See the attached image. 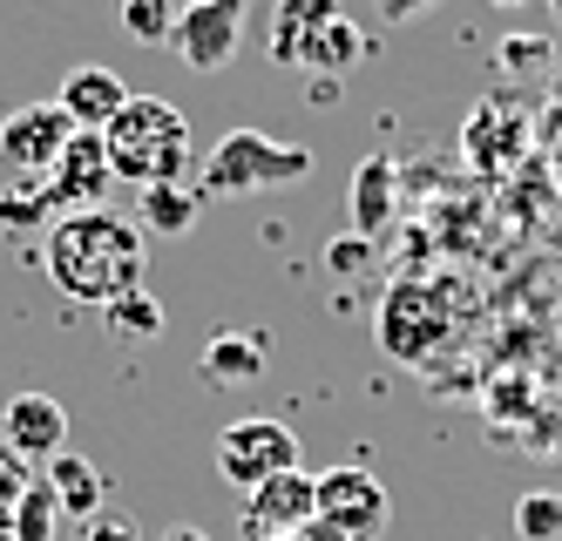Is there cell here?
Segmentation results:
<instances>
[{"instance_id":"18","label":"cell","mask_w":562,"mask_h":541,"mask_svg":"<svg viewBox=\"0 0 562 541\" xmlns=\"http://www.w3.org/2000/svg\"><path fill=\"white\" fill-rule=\"evenodd\" d=\"M386 217H393V162L367 156L352 170V230L373 237V230H386Z\"/></svg>"},{"instance_id":"7","label":"cell","mask_w":562,"mask_h":541,"mask_svg":"<svg viewBox=\"0 0 562 541\" xmlns=\"http://www.w3.org/2000/svg\"><path fill=\"white\" fill-rule=\"evenodd\" d=\"M237 34H245V0H190V8L177 14V34H170V48L183 68L196 75H211L237 55Z\"/></svg>"},{"instance_id":"20","label":"cell","mask_w":562,"mask_h":541,"mask_svg":"<svg viewBox=\"0 0 562 541\" xmlns=\"http://www.w3.org/2000/svg\"><path fill=\"white\" fill-rule=\"evenodd\" d=\"M55 196L42 177H21L14 190H0V230H55Z\"/></svg>"},{"instance_id":"30","label":"cell","mask_w":562,"mask_h":541,"mask_svg":"<svg viewBox=\"0 0 562 541\" xmlns=\"http://www.w3.org/2000/svg\"><path fill=\"white\" fill-rule=\"evenodd\" d=\"M164 541H211L204 528H190V521H177V528H164Z\"/></svg>"},{"instance_id":"14","label":"cell","mask_w":562,"mask_h":541,"mask_svg":"<svg viewBox=\"0 0 562 541\" xmlns=\"http://www.w3.org/2000/svg\"><path fill=\"white\" fill-rule=\"evenodd\" d=\"M380 346L393 359H427V346H434V305H427L420 284H393L386 291V305H380Z\"/></svg>"},{"instance_id":"16","label":"cell","mask_w":562,"mask_h":541,"mask_svg":"<svg viewBox=\"0 0 562 541\" xmlns=\"http://www.w3.org/2000/svg\"><path fill=\"white\" fill-rule=\"evenodd\" d=\"M48 487H55V501H61V515H75V521H89L95 508H109V481L82 461V453H55L48 461V474H42Z\"/></svg>"},{"instance_id":"28","label":"cell","mask_w":562,"mask_h":541,"mask_svg":"<svg viewBox=\"0 0 562 541\" xmlns=\"http://www.w3.org/2000/svg\"><path fill=\"white\" fill-rule=\"evenodd\" d=\"M380 8H386V21H414V14L434 8V0H380Z\"/></svg>"},{"instance_id":"15","label":"cell","mask_w":562,"mask_h":541,"mask_svg":"<svg viewBox=\"0 0 562 541\" xmlns=\"http://www.w3.org/2000/svg\"><path fill=\"white\" fill-rule=\"evenodd\" d=\"M196 211H204V190L196 183H156V190H136V224L156 230V237H183L196 224Z\"/></svg>"},{"instance_id":"9","label":"cell","mask_w":562,"mask_h":541,"mask_svg":"<svg viewBox=\"0 0 562 541\" xmlns=\"http://www.w3.org/2000/svg\"><path fill=\"white\" fill-rule=\"evenodd\" d=\"M237 521H245L251 541H278V534H299L305 521H318V474L292 467V474H278L265 487L245 494V508H237Z\"/></svg>"},{"instance_id":"10","label":"cell","mask_w":562,"mask_h":541,"mask_svg":"<svg viewBox=\"0 0 562 541\" xmlns=\"http://www.w3.org/2000/svg\"><path fill=\"white\" fill-rule=\"evenodd\" d=\"M265 365H271V331H258V325H224V331L204 339V352H196V372H204L211 386H224V393L258 386Z\"/></svg>"},{"instance_id":"3","label":"cell","mask_w":562,"mask_h":541,"mask_svg":"<svg viewBox=\"0 0 562 541\" xmlns=\"http://www.w3.org/2000/svg\"><path fill=\"white\" fill-rule=\"evenodd\" d=\"M305 170H312V149L278 143V136H265V129H231V136L204 156L196 190H204V196H251V190H271V183H299Z\"/></svg>"},{"instance_id":"22","label":"cell","mask_w":562,"mask_h":541,"mask_svg":"<svg viewBox=\"0 0 562 541\" xmlns=\"http://www.w3.org/2000/svg\"><path fill=\"white\" fill-rule=\"evenodd\" d=\"M515 534L521 541H562V494L555 487H529L515 501Z\"/></svg>"},{"instance_id":"19","label":"cell","mask_w":562,"mask_h":541,"mask_svg":"<svg viewBox=\"0 0 562 541\" xmlns=\"http://www.w3.org/2000/svg\"><path fill=\"white\" fill-rule=\"evenodd\" d=\"M61 501H55V487L48 481H27V494L14 501V515H8V534L14 541H61Z\"/></svg>"},{"instance_id":"1","label":"cell","mask_w":562,"mask_h":541,"mask_svg":"<svg viewBox=\"0 0 562 541\" xmlns=\"http://www.w3.org/2000/svg\"><path fill=\"white\" fill-rule=\"evenodd\" d=\"M143 271H149V230L130 217V211H75V217H55L48 230V278L61 284V298L75 305H115L143 291Z\"/></svg>"},{"instance_id":"17","label":"cell","mask_w":562,"mask_h":541,"mask_svg":"<svg viewBox=\"0 0 562 541\" xmlns=\"http://www.w3.org/2000/svg\"><path fill=\"white\" fill-rule=\"evenodd\" d=\"M521 149V109L515 102H481L468 115V156L474 162H508Z\"/></svg>"},{"instance_id":"21","label":"cell","mask_w":562,"mask_h":541,"mask_svg":"<svg viewBox=\"0 0 562 541\" xmlns=\"http://www.w3.org/2000/svg\"><path fill=\"white\" fill-rule=\"evenodd\" d=\"M102 325L115 331V339H164V305H156L149 291H130V298L102 305Z\"/></svg>"},{"instance_id":"24","label":"cell","mask_w":562,"mask_h":541,"mask_svg":"<svg viewBox=\"0 0 562 541\" xmlns=\"http://www.w3.org/2000/svg\"><path fill=\"white\" fill-rule=\"evenodd\" d=\"M359 55H367V34H359V27L339 14L326 34H318V48H312V68H318V75H339V68H352Z\"/></svg>"},{"instance_id":"31","label":"cell","mask_w":562,"mask_h":541,"mask_svg":"<svg viewBox=\"0 0 562 541\" xmlns=\"http://www.w3.org/2000/svg\"><path fill=\"white\" fill-rule=\"evenodd\" d=\"M0 541H14V534H8V528H0Z\"/></svg>"},{"instance_id":"27","label":"cell","mask_w":562,"mask_h":541,"mask_svg":"<svg viewBox=\"0 0 562 541\" xmlns=\"http://www.w3.org/2000/svg\"><path fill=\"white\" fill-rule=\"evenodd\" d=\"M373 264V237H333L326 244V271H339V278H359V271H367Z\"/></svg>"},{"instance_id":"11","label":"cell","mask_w":562,"mask_h":541,"mask_svg":"<svg viewBox=\"0 0 562 541\" xmlns=\"http://www.w3.org/2000/svg\"><path fill=\"white\" fill-rule=\"evenodd\" d=\"M0 440H8L21 461H55L68 453V413L48 393H14L8 413H0Z\"/></svg>"},{"instance_id":"2","label":"cell","mask_w":562,"mask_h":541,"mask_svg":"<svg viewBox=\"0 0 562 541\" xmlns=\"http://www.w3.org/2000/svg\"><path fill=\"white\" fill-rule=\"evenodd\" d=\"M102 143H109L115 183H136V190L183 183V170H190V122L164 95H130L102 129Z\"/></svg>"},{"instance_id":"13","label":"cell","mask_w":562,"mask_h":541,"mask_svg":"<svg viewBox=\"0 0 562 541\" xmlns=\"http://www.w3.org/2000/svg\"><path fill=\"white\" fill-rule=\"evenodd\" d=\"M55 102L75 115V129H109L115 109L130 102V89H123V75H115V68L82 61V68H68V81H61V95H55Z\"/></svg>"},{"instance_id":"25","label":"cell","mask_w":562,"mask_h":541,"mask_svg":"<svg viewBox=\"0 0 562 541\" xmlns=\"http://www.w3.org/2000/svg\"><path fill=\"white\" fill-rule=\"evenodd\" d=\"M75 541H143V521L130 515V508H95L89 521H82V534H75Z\"/></svg>"},{"instance_id":"23","label":"cell","mask_w":562,"mask_h":541,"mask_svg":"<svg viewBox=\"0 0 562 541\" xmlns=\"http://www.w3.org/2000/svg\"><path fill=\"white\" fill-rule=\"evenodd\" d=\"M177 0H123V34L130 41H149V48H156V41H170L177 34Z\"/></svg>"},{"instance_id":"29","label":"cell","mask_w":562,"mask_h":541,"mask_svg":"<svg viewBox=\"0 0 562 541\" xmlns=\"http://www.w3.org/2000/svg\"><path fill=\"white\" fill-rule=\"evenodd\" d=\"M536 55H542V41H508V61H515V68H521V61H536Z\"/></svg>"},{"instance_id":"12","label":"cell","mask_w":562,"mask_h":541,"mask_svg":"<svg viewBox=\"0 0 562 541\" xmlns=\"http://www.w3.org/2000/svg\"><path fill=\"white\" fill-rule=\"evenodd\" d=\"M339 14H346L339 0H278V14H271V61H285V68H312L318 34H326Z\"/></svg>"},{"instance_id":"4","label":"cell","mask_w":562,"mask_h":541,"mask_svg":"<svg viewBox=\"0 0 562 541\" xmlns=\"http://www.w3.org/2000/svg\"><path fill=\"white\" fill-rule=\"evenodd\" d=\"M299 467V433L285 420H265V413H251V420H231L217 433V474L237 487V494H251L278 474H292Z\"/></svg>"},{"instance_id":"6","label":"cell","mask_w":562,"mask_h":541,"mask_svg":"<svg viewBox=\"0 0 562 541\" xmlns=\"http://www.w3.org/2000/svg\"><path fill=\"white\" fill-rule=\"evenodd\" d=\"M68 143H75V115L61 102H27L0 122V156H8L14 177H48Z\"/></svg>"},{"instance_id":"26","label":"cell","mask_w":562,"mask_h":541,"mask_svg":"<svg viewBox=\"0 0 562 541\" xmlns=\"http://www.w3.org/2000/svg\"><path fill=\"white\" fill-rule=\"evenodd\" d=\"M27 461H21V453L8 447V440H0V528H8V515H14V501H21V494H27Z\"/></svg>"},{"instance_id":"5","label":"cell","mask_w":562,"mask_h":541,"mask_svg":"<svg viewBox=\"0 0 562 541\" xmlns=\"http://www.w3.org/2000/svg\"><path fill=\"white\" fill-rule=\"evenodd\" d=\"M318 521L346 541H380L393 521V501L367 467H326L318 474Z\"/></svg>"},{"instance_id":"8","label":"cell","mask_w":562,"mask_h":541,"mask_svg":"<svg viewBox=\"0 0 562 541\" xmlns=\"http://www.w3.org/2000/svg\"><path fill=\"white\" fill-rule=\"evenodd\" d=\"M42 183H48V196H55V211H61V217H75V211H102L109 190H115L102 129H75V143L61 149V162H55Z\"/></svg>"}]
</instances>
